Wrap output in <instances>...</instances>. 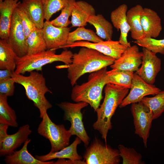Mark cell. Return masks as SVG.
<instances>
[{
  "label": "cell",
  "instance_id": "cell-1",
  "mask_svg": "<svg viewBox=\"0 0 164 164\" xmlns=\"http://www.w3.org/2000/svg\"><path fill=\"white\" fill-rule=\"evenodd\" d=\"M73 54L71 63L65 65L67 68V77L73 86L83 75L92 73L110 66L115 59L94 49L82 47Z\"/></svg>",
  "mask_w": 164,
  "mask_h": 164
},
{
  "label": "cell",
  "instance_id": "cell-2",
  "mask_svg": "<svg viewBox=\"0 0 164 164\" xmlns=\"http://www.w3.org/2000/svg\"><path fill=\"white\" fill-rule=\"evenodd\" d=\"M129 89L111 83L107 84L104 87V100L95 111L97 119L93 127L100 133L106 144L108 132L112 127V117L128 93Z\"/></svg>",
  "mask_w": 164,
  "mask_h": 164
},
{
  "label": "cell",
  "instance_id": "cell-3",
  "mask_svg": "<svg viewBox=\"0 0 164 164\" xmlns=\"http://www.w3.org/2000/svg\"><path fill=\"white\" fill-rule=\"evenodd\" d=\"M107 67L91 73L87 81L80 85H75L71 93L72 100L75 102H85L95 111L102 99V91L109 83Z\"/></svg>",
  "mask_w": 164,
  "mask_h": 164
},
{
  "label": "cell",
  "instance_id": "cell-4",
  "mask_svg": "<svg viewBox=\"0 0 164 164\" xmlns=\"http://www.w3.org/2000/svg\"><path fill=\"white\" fill-rule=\"evenodd\" d=\"M12 77L15 83L22 85L24 88L27 98L32 101L39 110L40 117L42 118L47 110L52 107L45 96L46 93H52V92L46 86L43 75L37 71H33L29 72L28 76H25L14 71Z\"/></svg>",
  "mask_w": 164,
  "mask_h": 164
},
{
  "label": "cell",
  "instance_id": "cell-5",
  "mask_svg": "<svg viewBox=\"0 0 164 164\" xmlns=\"http://www.w3.org/2000/svg\"><path fill=\"white\" fill-rule=\"evenodd\" d=\"M73 55L71 51L67 50L57 54L55 50L50 49L22 57L18 56L15 72L23 74L35 70L41 71L44 66L57 61L69 65L71 63Z\"/></svg>",
  "mask_w": 164,
  "mask_h": 164
},
{
  "label": "cell",
  "instance_id": "cell-6",
  "mask_svg": "<svg viewBox=\"0 0 164 164\" xmlns=\"http://www.w3.org/2000/svg\"><path fill=\"white\" fill-rule=\"evenodd\" d=\"M42 118L37 132L49 141L51 145L50 152L58 151L69 145L72 135L69 130H66L63 124L56 125L53 122L47 112Z\"/></svg>",
  "mask_w": 164,
  "mask_h": 164
},
{
  "label": "cell",
  "instance_id": "cell-7",
  "mask_svg": "<svg viewBox=\"0 0 164 164\" xmlns=\"http://www.w3.org/2000/svg\"><path fill=\"white\" fill-rule=\"evenodd\" d=\"M88 105L87 103L83 102L73 103L64 101L58 104V106L64 111V120L70 122L69 130L72 135H75L79 137L85 147L88 146L90 138L84 128L81 110Z\"/></svg>",
  "mask_w": 164,
  "mask_h": 164
},
{
  "label": "cell",
  "instance_id": "cell-8",
  "mask_svg": "<svg viewBox=\"0 0 164 164\" xmlns=\"http://www.w3.org/2000/svg\"><path fill=\"white\" fill-rule=\"evenodd\" d=\"M120 157L118 149L104 144L95 137L87 148L83 160L86 164H118Z\"/></svg>",
  "mask_w": 164,
  "mask_h": 164
},
{
  "label": "cell",
  "instance_id": "cell-9",
  "mask_svg": "<svg viewBox=\"0 0 164 164\" xmlns=\"http://www.w3.org/2000/svg\"><path fill=\"white\" fill-rule=\"evenodd\" d=\"M131 111L133 118L135 133L142 139L144 146L146 147L153 120L152 114L141 101L131 104Z\"/></svg>",
  "mask_w": 164,
  "mask_h": 164
},
{
  "label": "cell",
  "instance_id": "cell-10",
  "mask_svg": "<svg viewBox=\"0 0 164 164\" xmlns=\"http://www.w3.org/2000/svg\"><path fill=\"white\" fill-rule=\"evenodd\" d=\"M7 130L5 128L0 129L1 156L12 154L17 148L25 142L32 132L28 124L20 127L18 131L12 134H8Z\"/></svg>",
  "mask_w": 164,
  "mask_h": 164
},
{
  "label": "cell",
  "instance_id": "cell-11",
  "mask_svg": "<svg viewBox=\"0 0 164 164\" xmlns=\"http://www.w3.org/2000/svg\"><path fill=\"white\" fill-rule=\"evenodd\" d=\"M161 91L159 88L148 83L134 73L130 91L119 107L122 108L130 104L138 102L146 96L155 95Z\"/></svg>",
  "mask_w": 164,
  "mask_h": 164
},
{
  "label": "cell",
  "instance_id": "cell-12",
  "mask_svg": "<svg viewBox=\"0 0 164 164\" xmlns=\"http://www.w3.org/2000/svg\"><path fill=\"white\" fill-rule=\"evenodd\" d=\"M142 53L141 66L135 73L145 81L153 85L161 70V60L156 53L145 47H142Z\"/></svg>",
  "mask_w": 164,
  "mask_h": 164
},
{
  "label": "cell",
  "instance_id": "cell-13",
  "mask_svg": "<svg viewBox=\"0 0 164 164\" xmlns=\"http://www.w3.org/2000/svg\"><path fill=\"white\" fill-rule=\"evenodd\" d=\"M84 47L94 49L115 60L118 59L128 47L118 41L112 40L102 41L97 43L87 41H79L65 46L61 48Z\"/></svg>",
  "mask_w": 164,
  "mask_h": 164
},
{
  "label": "cell",
  "instance_id": "cell-14",
  "mask_svg": "<svg viewBox=\"0 0 164 164\" xmlns=\"http://www.w3.org/2000/svg\"><path fill=\"white\" fill-rule=\"evenodd\" d=\"M8 41L18 57L27 55L26 38L16 8L10 25Z\"/></svg>",
  "mask_w": 164,
  "mask_h": 164
},
{
  "label": "cell",
  "instance_id": "cell-15",
  "mask_svg": "<svg viewBox=\"0 0 164 164\" xmlns=\"http://www.w3.org/2000/svg\"><path fill=\"white\" fill-rule=\"evenodd\" d=\"M42 29L47 50H56L66 45L69 28L57 27L50 21H46Z\"/></svg>",
  "mask_w": 164,
  "mask_h": 164
},
{
  "label": "cell",
  "instance_id": "cell-16",
  "mask_svg": "<svg viewBox=\"0 0 164 164\" xmlns=\"http://www.w3.org/2000/svg\"><path fill=\"white\" fill-rule=\"evenodd\" d=\"M142 57V52L139 51L138 46H131L110 66L112 69L136 72L141 65Z\"/></svg>",
  "mask_w": 164,
  "mask_h": 164
},
{
  "label": "cell",
  "instance_id": "cell-17",
  "mask_svg": "<svg viewBox=\"0 0 164 164\" xmlns=\"http://www.w3.org/2000/svg\"><path fill=\"white\" fill-rule=\"evenodd\" d=\"M127 5L122 4L111 12L110 18L113 26L118 31H120L119 41L128 47L131 46V45L127 40L128 33L130 30L127 19Z\"/></svg>",
  "mask_w": 164,
  "mask_h": 164
},
{
  "label": "cell",
  "instance_id": "cell-18",
  "mask_svg": "<svg viewBox=\"0 0 164 164\" xmlns=\"http://www.w3.org/2000/svg\"><path fill=\"white\" fill-rule=\"evenodd\" d=\"M141 22L145 37L156 39L159 36L162 29L161 19L156 12L144 8Z\"/></svg>",
  "mask_w": 164,
  "mask_h": 164
},
{
  "label": "cell",
  "instance_id": "cell-19",
  "mask_svg": "<svg viewBox=\"0 0 164 164\" xmlns=\"http://www.w3.org/2000/svg\"><path fill=\"white\" fill-rule=\"evenodd\" d=\"M19 0H3L0 2V37L8 39L10 25L14 11Z\"/></svg>",
  "mask_w": 164,
  "mask_h": 164
},
{
  "label": "cell",
  "instance_id": "cell-20",
  "mask_svg": "<svg viewBox=\"0 0 164 164\" xmlns=\"http://www.w3.org/2000/svg\"><path fill=\"white\" fill-rule=\"evenodd\" d=\"M81 141L78 137L70 145L58 151L52 152L43 155H36L35 158L38 160L44 162L49 161L56 159H68L73 162H78L82 157L78 154L77 147L81 143Z\"/></svg>",
  "mask_w": 164,
  "mask_h": 164
},
{
  "label": "cell",
  "instance_id": "cell-21",
  "mask_svg": "<svg viewBox=\"0 0 164 164\" xmlns=\"http://www.w3.org/2000/svg\"><path fill=\"white\" fill-rule=\"evenodd\" d=\"M95 15V10L92 5L83 1H76L71 15L72 27L85 26L89 17Z\"/></svg>",
  "mask_w": 164,
  "mask_h": 164
},
{
  "label": "cell",
  "instance_id": "cell-22",
  "mask_svg": "<svg viewBox=\"0 0 164 164\" xmlns=\"http://www.w3.org/2000/svg\"><path fill=\"white\" fill-rule=\"evenodd\" d=\"M31 140L28 138L22 148L15 151L12 154L5 156L4 160L7 164H52V161H40L33 157L28 151L27 147Z\"/></svg>",
  "mask_w": 164,
  "mask_h": 164
},
{
  "label": "cell",
  "instance_id": "cell-23",
  "mask_svg": "<svg viewBox=\"0 0 164 164\" xmlns=\"http://www.w3.org/2000/svg\"><path fill=\"white\" fill-rule=\"evenodd\" d=\"M143 9L141 5L138 4L130 8L127 12L131 36L135 40L145 37L141 22V17Z\"/></svg>",
  "mask_w": 164,
  "mask_h": 164
},
{
  "label": "cell",
  "instance_id": "cell-24",
  "mask_svg": "<svg viewBox=\"0 0 164 164\" xmlns=\"http://www.w3.org/2000/svg\"><path fill=\"white\" fill-rule=\"evenodd\" d=\"M21 4L36 27L42 29L45 19L43 0H22Z\"/></svg>",
  "mask_w": 164,
  "mask_h": 164
},
{
  "label": "cell",
  "instance_id": "cell-25",
  "mask_svg": "<svg viewBox=\"0 0 164 164\" xmlns=\"http://www.w3.org/2000/svg\"><path fill=\"white\" fill-rule=\"evenodd\" d=\"M88 23L93 25L96 30L97 35L105 40H112L113 34V26L101 14L91 16Z\"/></svg>",
  "mask_w": 164,
  "mask_h": 164
},
{
  "label": "cell",
  "instance_id": "cell-26",
  "mask_svg": "<svg viewBox=\"0 0 164 164\" xmlns=\"http://www.w3.org/2000/svg\"><path fill=\"white\" fill-rule=\"evenodd\" d=\"M18 56L8 41L0 40V69H8L15 71Z\"/></svg>",
  "mask_w": 164,
  "mask_h": 164
},
{
  "label": "cell",
  "instance_id": "cell-27",
  "mask_svg": "<svg viewBox=\"0 0 164 164\" xmlns=\"http://www.w3.org/2000/svg\"><path fill=\"white\" fill-rule=\"evenodd\" d=\"M27 55L36 53L47 50L42 29L36 28L26 38Z\"/></svg>",
  "mask_w": 164,
  "mask_h": 164
},
{
  "label": "cell",
  "instance_id": "cell-28",
  "mask_svg": "<svg viewBox=\"0 0 164 164\" xmlns=\"http://www.w3.org/2000/svg\"><path fill=\"white\" fill-rule=\"evenodd\" d=\"M103 40L93 30L86 29L85 26H80L78 27L74 31L69 32L66 45H70L79 41H84L97 43Z\"/></svg>",
  "mask_w": 164,
  "mask_h": 164
},
{
  "label": "cell",
  "instance_id": "cell-29",
  "mask_svg": "<svg viewBox=\"0 0 164 164\" xmlns=\"http://www.w3.org/2000/svg\"><path fill=\"white\" fill-rule=\"evenodd\" d=\"M150 111L153 119L159 117L164 111V91L152 97H144L140 101Z\"/></svg>",
  "mask_w": 164,
  "mask_h": 164
},
{
  "label": "cell",
  "instance_id": "cell-30",
  "mask_svg": "<svg viewBox=\"0 0 164 164\" xmlns=\"http://www.w3.org/2000/svg\"><path fill=\"white\" fill-rule=\"evenodd\" d=\"M7 96L0 94V124L17 127L18 124L15 111L9 105Z\"/></svg>",
  "mask_w": 164,
  "mask_h": 164
},
{
  "label": "cell",
  "instance_id": "cell-31",
  "mask_svg": "<svg viewBox=\"0 0 164 164\" xmlns=\"http://www.w3.org/2000/svg\"><path fill=\"white\" fill-rule=\"evenodd\" d=\"M109 83L130 89L134 72L119 70L111 69L107 72Z\"/></svg>",
  "mask_w": 164,
  "mask_h": 164
},
{
  "label": "cell",
  "instance_id": "cell-32",
  "mask_svg": "<svg viewBox=\"0 0 164 164\" xmlns=\"http://www.w3.org/2000/svg\"><path fill=\"white\" fill-rule=\"evenodd\" d=\"M120 157L122 159L123 164H144L141 154L134 149L128 148L122 145L118 146Z\"/></svg>",
  "mask_w": 164,
  "mask_h": 164
},
{
  "label": "cell",
  "instance_id": "cell-33",
  "mask_svg": "<svg viewBox=\"0 0 164 164\" xmlns=\"http://www.w3.org/2000/svg\"><path fill=\"white\" fill-rule=\"evenodd\" d=\"M134 42L137 45L145 47L155 53L164 54V38L161 39L145 37Z\"/></svg>",
  "mask_w": 164,
  "mask_h": 164
},
{
  "label": "cell",
  "instance_id": "cell-34",
  "mask_svg": "<svg viewBox=\"0 0 164 164\" xmlns=\"http://www.w3.org/2000/svg\"><path fill=\"white\" fill-rule=\"evenodd\" d=\"M76 0H68L67 5L61 10L58 16L51 21L54 26L59 27H66L71 23L69 18L71 15Z\"/></svg>",
  "mask_w": 164,
  "mask_h": 164
},
{
  "label": "cell",
  "instance_id": "cell-35",
  "mask_svg": "<svg viewBox=\"0 0 164 164\" xmlns=\"http://www.w3.org/2000/svg\"><path fill=\"white\" fill-rule=\"evenodd\" d=\"M45 19L50 21L52 16L68 4V0H43Z\"/></svg>",
  "mask_w": 164,
  "mask_h": 164
},
{
  "label": "cell",
  "instance_id": "cell-36",
  "mask_svg": "<svg viewBox=\"0 0 164 164\" xmlns=\"http://www.w3.org/2000/svg\"><path fill=\"white\" fill-rule=\"evenodd\" d=\"M16 9L27 38L29 34L37 28L22 5L21 2H19Z\"/></svg>",
  "mask_w": 164,
  "mask_h": 164
},
{
  "label": "cell",
  "instance_id": "cell-37",
  "mask_svg": "<svg viewBox=\"0 0 164 164\" xmlns=\"http://www.w3.org/2000/svg\"><path fill=\"white\" fill-rule=\"evenodd\" d=\"M15 83L13 79L10 78L0 81V94L5 95L7 97L14 95Z\"/></svg>",
  "mask_w": 164,
  "mask_h": 164
},
{
  "label": "cell",
  "instance_id": "cell-38",
  "mask_svg": "<svg viewBox=\"0 0 164 164\" xmlns=\"http://www.w3.org/2000/svg\"><path fill=\"white\" fill-rule=\"evenodd\" d=\"M14 72L7 69H0V81L11 78Z\"/></svg>",
  "mask_w": 164,
  "mask_h": 164
},
{
  "label": "cell",
  "instance_id": "cell-39",
  "mask_svg": "<svg viewBox=\"0 0 164 164\" xmlns=\"http://www.w3.org/2000/svg\"><path fill=\"white\" fill-rule=\"evenodd\" d=\"M3 0H0V2L2 1Z\"/></svg>",
  "mask_w": 164,
  "mask_h": 164
}]
</instances>
